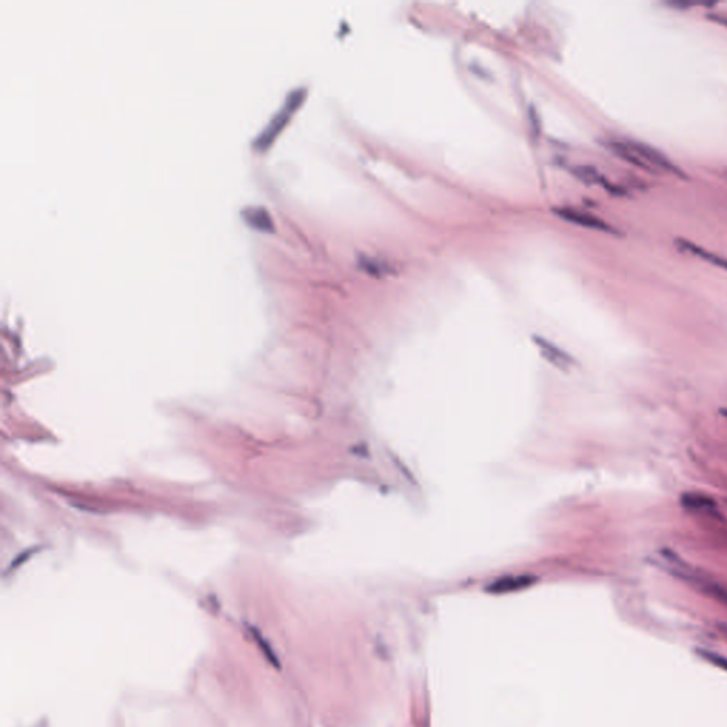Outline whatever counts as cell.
I'll list each match as a JSON object with an SVG mask.
<instances>
[{
    "instance_id": "6da1fadb",
    "label": "cell",
    "mask_w": 727,
    "mask_h": 727,
    "mask_svg": "<svg viewBox=\"0 0 727 727\" xmlns=\"http://www.w3.org/2000/svg\"><path fill=\"white\" fill-rule=\"evenodd\" d=\"M305 97V89H297V90H293L287 98H286V102L283 104V107L280 108V111L276 112V116L272 118V121L267 124L266 130L257 137L254 145L257 148H266L267 145H269L272 142V139L275 138V135L283 128V125L287 123L289 117L293 114V111L301 104V101L304 100Z\"/></svg>"
},
{
    "instance_id": "7a4b0ae2",
    "label": "cell",
    "mask_w": 727,
    "mask_h": 727,
    "mask_svg": "<svg viewBox=\"0 0 727 727\" xmlns=\"http://www.w3.org/2000/svg\"><path fill=\"white\" fill-rule=\"evenodd\" d=\"M631 146L634 148V151L639 155V158L643 161V164L648 167V169L649 168H659V169H662L665 172L679 174L678 167L673 165V162L665 154H662L661 151L655 149L654 146L642 144V142H631Z\"/></svg>"
},
{
    "instance_id": "3957f363",
    "label": "cell",
    "mask_w": 727,
    "mask_h": 727,
    "mask_svg": "<svg viewBox=\"0 0 727 727\" xmlns=\"http://www.w3.org/2000/svg\"><path fill=\"white\" fill-rule=\"evenodd\" d=\"M680 505L691 513L703 516H716L717 503L710 496L703 493H684L680 497Z\"/></svg>"
},
{
    "instance_id": "277c9868",
    "label": "cell",
    "mask_w": 727,
    "mask_h": 727,
    "mask_svg": "<svg viewBox=\"0 0 727 727\" xmlns=\"http://www.w3.org/2000/svg\"><path fill=\"white\" fill-rule=\"evenodd\" d=\"M556 212L561 219H565L571 223H576V224L590 227V229H597V231H602V232H611V234L614 232V229H612L608 223H605L604 220H601L597 216H592L590 213L580 212L576 209H568V208L557 209Z\"/></svg>"
},
{
    "instance_id": "5b68a950",
    "label": "cell",
    "mask_w": 727,
    "mask_h": 727,
    "mask_svg": "<svg viewBox=\"0 0 727 727\" xmlns=\"http://www.w3.org/2000/svg\"><path fill=\"white\" fill-rule=\"evenodd\" d=\"M678 246H679L680 252L696 256V257H699V259H702V260H705V261H707V263H710L713 266L720 267V269H726L727 270V259H724V257H721V256H719L716 253H712L707 249H703V247H701V246H698V245H695L692 242H689V240H684V239L678 240Z\"/></svg>"
},
{
    "instance_id": "8992f818",
    "label": "cell",
    "mask_w": 727,
    "mask_h": 727,
    "mask_svg": "<svg viewBox=\"0 0 727 727\" xmlns=\"http://www.w3.org/2000/svg\"><path fill=\"white\" fill-rule=\"evenodd\" d=\"M605 145L612 152V154H615L622 161H625V162H628V164H631L634 167H638V168H642V169H648V167L643 164V161L639 158V155L636 154V152L634 151V148L631 146V142L608 141Z\"/></svg>"
},
{
    "instance_id": "52a82bcc",
    "label": "cell",
    "mask_w": 727,
    "mask_h": 727,
    "mask_svg": "<svg viewBox=\"0 0 727 727\" xmlns=\"http://www.w3.org/2000/svg\"><path fill=\"white\" fill-rule=\"evenodd\" d=\"M245 219L249 224H252L254 229H260V231H273V220L270 215L267 213L263 208H247L243 212Z\"/></svg>"
},
{
    "instance_id": "ba28073f",
    "label": "cell",
    "mask_w": 727,
    "mask_h": 727,
    "mask_svg": "<svg viewBox=\"0 0 727 727\" xmlns=\"http://www.w3.org/2000/svg\"><path fill=\"white\" fill-rule=\"evenodd\" d=\"M574 174H576L581 181L587 182V183H591V185H604L606 189H611V190H615V188L609 186V183L605 181V178L595 169V168H591V167H577L574 168Z\"/></svg>"
},
{
    "instance_id": "9c48e42d",
    "label": "cell",
    "mask_w": 727,
    "mask_h": 727,
    "mask_svg": "<svg viewBox=\"0 0 727 727\" xmlns=\"http://www.w3.org/2000/svg\"><path fill=\"white\" fill-rule=\"evenodd\" d=\"M360 266L362 267V269L368 273V275H375V276H382V275H387L390 272V267L387 263L384 261H379V260H375L372 257H364L361 256L360 260H358Z\"/></svg>"
},
{
    "instance_id": "30bf717a",
    "label": "cell",
    "mask_w": 727,
    "mask_h": 727,
    "mask_svg": "<svg viewBox=\"0 0 727 727\" xmlns=\"http://www.w3.org/2000/svg\"><path fill=\"white\" fill-rule=\"evenodd\" d=\"M702 655H703L707 661H710V662H713V664H717L719 666L727 669V659H724V658H721V657H716V655L709 654V652H703Z\"/></svg>"
},
{
    "instance_id": "8fae6325",
    "label": "cell",
    "mask_w": 727,
    "mask_h": 727,
    "mask_svg": "<svg viewBox=\"0 0 727 727\" xmlns=\"http://www.w3.org/2000/svg\"><path fill=\"white\" fill-rule=\"evenodd\" d=\"M710 19H712V20H714V22H717V23H720V24H724V26H727V20H726V19H723V17H720V16H710Z\"/></svg>"
},
{
    "instance_id": "7c38bea8",
    "label": "cell",
    "mask_w": 727,
    "mask_h": 727,
    "mask_svg": "<svg viewBox=\"0 0 727 727\" xmlns=\"http://www.w3.org/2000/svg\"><path fill=\"white\" fill-rule=\"evenodd\" d=\"M724 416H726V418H727V411H724Z\"/></svg>"
}]
</instances>
